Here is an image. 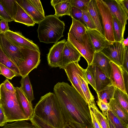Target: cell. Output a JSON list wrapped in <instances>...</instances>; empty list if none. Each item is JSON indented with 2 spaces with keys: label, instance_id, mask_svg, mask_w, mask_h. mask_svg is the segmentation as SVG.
I'll return each instance as SVG.
<instances>
[{
  "label": "cell",
  "instance_id": "f1b7e54d",
  "mask_svg": "<svg viewBox=\"0 0 128 128\" xmlns=\"http://www.w3.org/2000/svg\"><path fill=\"white\" fill-rule=\"evenodd\" d=\"M115 88L111 83L100 92H96L97 96L103 101L108 104L113 98Z\"/></svg>",
  "mask_w": 128,
  "mask_h": 128
},
{
  "label": "cell",
  "instance_id": "ee69618b",
  "mask_svg": "<svg viewBox=\"0 0 128 128\" xmlns=\"http://www.w3.org/2000/svg\"><path fill=\"white\" fill-rule=\"evenodd\" d=\"M85 70L86 77L88 84H90L96 90L94 78L88 69L87 68Z\"/></svg>",
  "mask_w": 128,
  "mask_h": 128
},
{
  "label": "cell",
  "instance_id": "f907efd6",
  "mask_svg": "<svg viewBox=\"0 0 128 128\" xmlns=\"http://www.w3.org/2000/svg\"><path fill=\"white\" fill-rule=\"evenodd\" d=\"M68 124L74 128H94L93 127L86 126L74 122L70 121Z\"/></svg>",
  "mask_w": 128,
  "mask_h": 128
},
{
  "label": "cell",
  "instance_id": "2e32d148",
  "mask_svg": "<svg viewBox=\"0 0 128 128\" xmlns=\"http://www.w3.org/2000/svg\"><path fill=\"white\" fill-rule=\"evenodd\" d=\"M87 68L94 78L95 84L96 92H100L112 83L110 79L106 76L98 66L90 64L88 66Z\"/></svg>",
  "mask_w": 128,
  "mask_h": 128
},
{
  "label": "cell",
  "instance_id": "7a4b0ae2",
  "mask_svg": "<svg viewBox=\"0 0 128 128\" xmlns=\"http://www.w3.org/2000/svg\"><path fill=\"white\" fill-rule=\"evenodd\" d=\"M34 113L56 128H63L70 121L67 112L51 92L41 97L34 107Z\"/></svg>",
  "mask_w": 128,
  "mask_h": 128
},
{
  "label": "cell",
  "instance_id": "d6a6232c",
  "mask_svg": "<svg viewBox=\"0 0 128 128\" xmlns=\"http://www.w3.org/2000/svg\"><path fill=\"white\" fill-rule=\"evenodd\" d=\"M80 85L88 104L90 100L94 98L89 88L88 83L86 77V74L80 76Z\"/></svg>",
  "mask_w": 128,
  "mask_h": 128
},
{
  "label": "cell",
  "instance_id": "9c48e42d",
  "mask_svg": "<svg viewBox=\"0 0 128 128\" xmlns=\"http://www.w3.org/2000/svg\"><path fill=\"white\" fill-rule=\"evenodd\" d=\"M96 1L102 17L104 36L109 41L115 42L113 34L112 15L103 0Z\"/></svg>",
  "mask_w": 128,
  "mask_h": 128
},
{
  "label": "cell",
  "instance_id": "8d00e7d4",
  "mask_svg": "<svg viewBox=\"0 0 128 128\" xmlns=\"http://www.w3.org/2000/svg\"><path fill=\"white\" fill-rule=\"evenodd\" d=\"M0 75H2L7 79L11 80L15 76H18L16 72L4 65L0 64Z\"/></svg>",
  "mask_w": 128,
  "mask_h": 128
},
{
  "label": "cell",
  "instance_id": "83f0119b",
  "mask_svg": "<svg viewBox=\"0 0 128 128\" xmlns=\"http://www.w3.org/2000/svg\"><path fill=\"white\" fill-rule=\"evenodd\" d=\"M113 98L128 113V94L116 87Z\"/></svg>",
  "mask_w": 128,
  "mask_h": 128
},
{
  "label": "cell",
  "instance_id": "c3c4849f",
  "mask_svg": "<svg viewBox=\"0 0 128 128\" xmlns=\"http://www.w3.org/2000/svg\"><path fill=\"white\" fill-rule=\"evenodd\" d=\"M7 123L5 115L0 106V125L1 126H2Z\"/></svg>",
  "mask_w": 128,
  "mask_h": 128
},
{
  "label": "cell",
  "instance_id": "bcb514c9",
  "mask_svg": "<svg viewBox=\"0 0 128 128\" xmlns=\"http://www.w3.org/2000/svg\"><path fill=\"white\" fill-rule=\"evenodd\" d=\"M8 22V21L4 20H1L0 21V33L4 34L10 30Z\"/></svg>",
  "mask_w": 128,
  "mask_h": 128
},
{
  "label": "cell",
  "instance_id": "9f6ffc18",
  "mask_svg": "<svg viewBox=\"0 0 128 128\" xmlns=\"http://www.w3.org/2000/svg\"><path fill=\"white\" fill-rule=\"evenodd\" d=\"M1 88H0V94H1Z\"/></svg>",
  "mask_w": 128,
  "mask_h": 128
},
{
  "label": "cell",
  "instance_id": "44dd1931",
  "mask_svg": "<svg viewBox=\"0 0 128 128\" xmlns=\"http://www.w3.org/2000/svg\"><path fill=\"white\" fill-rule=\"evenodd\" d=\"M110 61L100 52L95 51L91 64L98 66L106 76L110 78L111 70Z\"/></svg>",
  "mask_w": 128,
  "mask_h": 128
},
{
  "label": "cell",
  "instance_id": "4316f807",
  "mask_svg": "<svg viewBox=\"0 0 128 128\" xmlns=\"http://www.w3.org/2000/svg\"><path fill=\"white\" fill-rule=\"evenodd\" d=\"M112 16L113 34L114 41L122 42L124 39V32L122 25L116 18L112 15Z\"/></svg>",
  "mask_w": 128,
  "mask_h": 128
},
{
  "label": "cell",
  "instance_id": "f35d334b",
  "mask_svg": "<svg viewBox=\"0 0 128 128\" xmlns=\"http://www.w3.org/2000/svg\"><path fill=\"white\" fill-rule=\"evenodd\" d=\"M90 0H70L72 6L82 10H88V6Z\"/></svg>",
  "mask_w": 128,
  "mask_h": 128
},
{
  "label": "cell",
  "instance_id": "836d02e7",
  "mask_svg": "<svg viewBox=\"0 0 128 128\" xmlns=\"http://www.w3.org/2000/svg\"><path fill=\"white\" fill-rule=\"evenodd\" d=\"M30 120L35 128H56L40 118L34 113Z\"/></svg>",
  "mask_w": 128,
  "mask_h": 128
},
{
  "label": "cell",
  "instance_id": "e575fe53",
  "mask_svg": "<svg viewBox=\"0 0 128 128\" xmlns=\"http://www.w3.org/2000/svg\"><path fill=\"white\" fill-rule=\"evenodd\" d=\"M106 117L110 119L116 128H128V124L109 110Z\"/></svg>",
  "mask_w": 128,
  "mask_h": 128
},
{
  "label": "cell",
  "instance_id": "7dc6e473",
  "mask_svg": "<svg viewBox=\"0 0 128 128\" xmlns=\"http://www.w3.org/2000/svg\"><path fill=\"white\" fill-rule=\"evenodd\" d=\"M2 83L8 90L13 93L15 92L16 88L13 86L8 79H6Z\"/></svg>",
  "mask_w": 128,
  "mask_h": 128
},
{
  "label": "cell",
  "instance_id": "ab89813d",
  "mask_svg": "<svg viewBox=\"0 0 128 128\" xmlns=\"http://www.w3.org/2000/svg\"><path fill=\"white\" fill-rule=\"evenodd\" d=\"M70 16L79 21L86 26L83 20L82 10L76 7L72 6Z\"/></svg>",
  "mask_w": 128,
  "mask_h": 128
},
{
  "label": "cell",
  "instance_id": "7bdbcfd3",
  "mask_svg": "<svg viewBox=\"0 0 128 128\" xmlns=\"http://www.w3.org/2000/svg\"><path fill=\"white\" fill-rule=\"evenodd\" d=\"M90 109L92 122L94 128H100L98 121L94 114V110L91 104H88Z\"/></svg>",
  "mask_w": 128,
  "mask_h": 128
},
{
  "label": "cell",
  "instance_id": "ffe728a7",
  "mask_svg": "<svg viewBox=\"0 0 128 128\" xmlns=\"http://www.w3.org/2000/svg\"><path fill=\"white\" fill-rule=\"evenodd\" d=\"M88 10L95 25L96 30L104 36L102 16L96 0H90L88 6Z\"/></svg>",
  "mask_w": 128,
  "mask_h": 128
},
{
  "label": "cell",
  "instance_id": "680465c9",
  "mask_svg": "<svg viewBox=\"0 0 128 128\" xmlns=\"http://www.w3.org/2000/svg\"><path fill=\"white\" fill-rule=\"evenodd\" d=\"M0 126H1V125H0Z\"/></svg>",
  "mask_w": 128,
  "mask_h": 128
},
{
  "label": "cell",
  "instance_id": "e0dca14e",
  "mask_svg": "<svg viewBox=\"0 0 128 128\" xmlns=\"http://www.w3.org/2000/svg\"><path fill=\"white\" fill-rule=\"evenodd\" d=\"M110 63L111 70L110 79L112 84L128 94L124 84L122 68L121 66L112 61H110Z\"/></svg>",
  "mask_w": 128,
  "mask_h": 128
},
{
  "label": "cell",
  "instance_id": "f546056e",
  "mask_svg": "<svg viewBox=\"0 0 128 128\" xmlns=\"http://www.w3.org/2000/svg\"><path fill=\"white\" fill-rule=\"evenodd\" d=\"M89 103L91 104L94 114L102 128H109L107 118L102 114L96 106L94 98Z\"/></svg>",
  "mask_w": 128,
  "mask_h": 128
},
{
  "label": "cell",
  "instance_id": "6f0895ef",
  "mask_svg": "<svg viewBox=\"0 0 128 128\" xmlns=\"http://www.w3.org/2000/svg\"><path fill=\"white\" fill-rule=\"evenodd\" d=\"M99 124V126H100V128H102V127H101V126H100V124H99V123H98Z\"/></svg>",
  "mask_w": 128,
  "mask_h": 128
},
{
  "label": "cell",
  "instance_id": "1f68e13d",
  "mask_svg": "<svg viewBox=\"0 0 128 128\" xmlns=\"http://www.w3.org/2000/svg\"><path fill=\"white\" fill-rule=\"evenodd\" d=\"M0 64L11 69L21 76L18 67L4 52L0 47Z\"/></svg>",
  "mask_w": 128,
  "mask_h": 128
},
{
  "label": "cell",
  "instance_id": "8992f818",
  "mask_svg": "<svg viewBox=\"0 0 128 128\" xmlns=\"http://www.w3.org/2000/svg\"><path fill=\"white\" fill-rule=\"evenodd\" d=\"M67 40L70 42L78 50L86 60L88 66L90 65L93 60L96 51L86 31L84 36L82 42L80 43L70 34L68 33Z\"/></svg>",
  "mask_w": 128,
  "mask_h": 128
},
{
  "label": "cell",
  "instance_id": "4dcf8cb0",
  "mask_svg": "<svg viewBox=\"0 0 128 128\" xmlns=\"http://www.w3.org/2000/svg\"><path fill=\"white\" fill-rule=\"evenodd\" d=\"M0 2L14 21L17 9V2L16 0H0Z\"/></svg>",
  "mask_w": 128,
  "mask_h": 128
},
{
  "label": "cell",
  "instance_id": "cb8c5ba5",
  "mask_svg": "<svg viewBox=\"0 0 128 128\" xmlns=\"http://www.w3.org/2000/svg\"><path fill=\"white\" fill-rule=\"evenodd\" d=\"M108 104L109 110L128 124V113L118 102L113 98L110 100Z\"/></svg>",
  "mask_w": 128,
  "mask_h": 128
},
{
  "label": "cell",
  "instance_id": "11a10c76",
  "mask_svg": "<svg viewBox=\"0 0 128 128\" xmlns=\"http://www.w3.org/2000/svg\"><path fill=\"white\" fill-rule=\"evenodd\" d=\"M63 128H74L69 124H67Z\"/></svg>",
  "mask_w": 128,
  "mask_h": 128
},
{
  "label": "cell",
  "instance_id": "ac0fdd59",
  "mask_svg": "<svg viewBox=\"0 0 128 128\" xmlns=\"http://www.w3.org/2000/svg\"><path fill=\"white\" fill-rule=\"evenodd\" d=\"M86 31L96 52H100L108 47L112 42L108 40L104 36L96 29L87 28Z\"/></svg>",
  "mask_w": 128,
  "mask_h": 128
},
{
  "label": "cell",
  "instance_id": "b9f144b4",
  "mask_svg": "<svg viewBox=\"0 0 128 128\" xmlns=\"http://www.w3.org/2000/svg\"><path fill=\"white\" fill-rule=\"evenodd\" d=\"M0 19L8 22L13 21V20L0 2Z\"/></svg>",
  "mask_w": 128,
  "mask_h": 128
},
{
  "label": "cell",
  "instance_id": "6da1fadb",
  "mask_svg": "<svg viewBox=\"0 0 128 128\" xmlns=\"http://www.w3.org/2000/svg\"><path fill=\"white\" fill-rule=\"evenodd\" d=\"M54 92L59 102L67 112L70 121L94 127L88 105L79 93L68 83L58 82Z\"/></svg>",
  "mask_w": 128,
  "mask_h": 128
},
{
  "label": "cell",
  "instance_id": "7402d4cb",
  "mask_svg": "<svg viewBox=\"0 0 128 128\" xmlns=\"http://www.w3.org/2000/svg\"><path fill=\"white\" fill-rule=\"evenodd\" d=\"M50 2L56 16L58 18L65 15L70 16L72 7L70 0H52Z\"/></svg>",
  "mask_w": 128,
  "mask_h": 128
},
{
  "label": "cell",
  "instance_id": "9a60e30c",
  "mask_svg": "<svg viewBox=\"0 0 128 128\" xmlns=\"http://www.w3.org/2000/svg\"><path fill=\"white\" fill-rule=\"evenodd\" d=\"M66 41L65 39L55 43L50 48L47 55L48 65L52 68L59 67L63 50Z\"/></svg>",
  "mask_w": 128,
  "mask_h": 128
},
{
  "label": "cell",
  "instance_id": "3957f363",
  "mask_svg": "<svg viewBox=\"0 0 128 128\" xmlns=\"http://www.w3.org/2000/svg\"><path fill=\"white\" fill-rule=\"evenodd\" d=\"M38 24L37 32L40 42L55 44L64 36L65 24L54 15L46 16Z\"/></svg>",
  "mask_w": 128,
  "mask_h": 128
},
{
  "label": "cell",
  "instance_id": "816d5d0a",
  "mask_svg": "<svg viewBox=\"0 0 128 128\" xmlns=\"http://www.w3.org/2000/svg\"><path fill=\"white\" fill-rule=\"evenodd\" d=\"M122 6L128 13V0H119Z\"/></svg>",
  "mask_w": 128,
  "mask_h": 128
},
{
  "label": "cell",
  "instance_id": "277c9868",
  "mask_svg": "<svg viewBox=\"0 0 128 128\" xmlns=\"http://www.w3.org/2000/svg\"><path fill=\"white\" fill-rule=\"evenodd\" d=\"M0 106L5 115L7 122L28 120L18 104L15 92L8 90L2 83L0 84Z\"/></svg>",
  "mask_w": 128,
  "mask_h": 128
},
{
  "label": "cell",
  "instance_id": "30bf717a",
  "mask_svg": "<svg viewBox=\"0 0 128 128\" xmlns=\"http://www.w3.org/2000/svg\"><path fill=\"white\" fill-rule=\"evenodd\" d=\"M68 78L71 83L72 86L81 95L87 102L86 98L80 87V76L86 74V70L79 65L78 62L70 63L64 69Z\"/></svg>",
  "mask_w": 128,
  "mask_h": 128
},
{
  "label": "cell",
  "instance_id": "f5cc1de1",
  "mask_svg": "<svg viewBox=\"0 0 128 128\" xmlns=\"http://www.w3.org/2000/svg\"><path fill=\"white\" fill-rule=\"evenodd\" d=\"M122 43L123 45L125 47H128V37L125 39L124 40Z\"/></svg>",
  "mask_w": 128,
  "mask_h": 128
},
{
  "label": "cell",
  "instance_id": "60d3db41",
  "mask_svg": "<svg viewBox=\"0 0 128 128\" xmlns=\"http://www.w3.org/2000/svg\"><path fill=\"white\" fill-rule=\"evenodd\" d=\"M97 97L98 100L96 102L97 104L102 111V114L106 116L109 110V104L103 101L98 96Z\"/></svg>",
  "mask_w": 128,
  "mask_h": 128
},
{
  "label": "cell",
  "instance_id": "5bb4252c",
  "mask_svg": "<svg viewBox=\"0 0 128 128\" xmlns=\"http://www.w3.org/2000/svg\"><path fill=\"white\" fill-rule=\"evenodd\" d=\"M108 6L112 15L116 18L122 25L124 32L128 14L122 6L119 0H103Z\"/></svg>",
  "mask_w": 128,
  "mask_h": 128
},
{
  "label": "cell",
  "instance_id": "52a82bcc",
  "mask_svg": "<svg viewBox=\"0 0 128 128\" xmlns=\"http://www.w3.org/2000/svg\"><path fill=\"white\" fill-rule=\"evenodd\" d=\"M0 47L18 67L24 61V57L20 47L10 41L4 34L0 33Z\"/></svg>",
  "mask_w": 128,
  "mask_h": 128
},
{
  "label": "cell",
  "instance_id": "d590c367",
  "mask_svg": "<svg viewBox=\"0 0 128 128\" xmlns=\"http://www.w3.org/2000/svg\"><path fill=\"white\" fill-rule=\"evenodd\" d=\"M2 128H35L32 124L27 122L26 120L16 121L12 123L6 124Z\"/></svg>",
  "mask_w": 128,
  "mask_h": 128
},
{
  "label": "cell",
  "instance_id": "4fadbf2b",
  "mask_svg": "<svg viewBox=\"0 0 128 128\" xmlns=\"http://www.w3.org/2000/svg\"><path fill=\"white\" fill-rule=\"evenodd\" d=\"M10 41L18 46L40 51L39 47L32 40L24 36L19 32L8 31L4 34Z\"/></svg>",
  "mask_w": 128,
  "mask_h": 128
},
{
  "label": "cell",
  "instance_id": "ba28073f",
  "mask_svg": "<svg viewBox=\"0 0 128 128\" xmlns=\"http://www.w3.org/2000/svg\"><path fill=\"white\" fill-rule=\"evenodd\" d=\"M36 23L38 24L45 18L39 0H16Z\"/></svg>",
  "mask_w": 128,
  "mask_h": 128
},
{
  "label": "cell",
  "instance_id": "d4e9b609",
  "mask_svg": "<svg viewBox=\"0 0 128 128\" xmlns=\"http://www.w3.org/2000/svg\"><path fill=\"white\" fill-rule=\"evenodd\" d=\"M17 11L14 21L28 26H34L35 22L17 2Z\"/></svg>",
  "mask_w": 128,
  "mask_h": 128
},
{
  "label": "cell",
  "instance_id": "681fc988",
  "mask_svg": "<svg viewBox=\"0 0 128 128\" xmlns=\"http://www.w3.org/2000/svg\"><path fill=\"white\" fill-rule=\"evenodd\" d=\"M123 72L124 85L126 92L128 94V72L123 69Z\"/></svg>",
  "mask_w": 128,
  "mask_h": 128
},
{
  "label": "cell",
  "instance_id": "5b68a950",
  "mask_svg": "<svg viewBox=\"0 0 128 128\" xmlns=\"http://www.w3.org/2000/svg\"><path fill=\"white\" fill-rule=\"evenodd\" d=\"M20 47L25 60L18 66L22 78L28 75L31 71L37 67L40 62V52L36 50Z\"/></svg>",
  "mask_w": 128,
  "mask_h": 128
},
{
  "label": "cell",
  "instance_id": "d6986e66",
  "mask_svg": "<svg viewBox=\"0 0 128 128\" xmlns=\"http://www.w3.org/2000/svg\"><path fill=\"white\" fill-rule=\"evenodd\" d=\"M15 94L21 109L28 120H30L34 114V108L32 102L28 101L20 88H16Z\"/></svg>",
  "mask_w": 128,
  "mask_h": 128
},
{
  "label": "cell",
  "instance_id": "8fae6325",
  "mask_svg": "<svg viewBox=\"0 0 128 128\" xmlns=\"http://www.w3.org/2000/svg\"><path fill=\"white\" fill-rule=\"evenodd\" d=\"M124 51L122 42L115 41L100 52L111 61L122 66Z\"/></svg>",
  "mask_w": 128,
  "mask_h": 128
},
{
  "label": "cell",
  "instance_id": "f6af8a7d",
  "mask_svg": "<svg viewBox=\"0 0 128 128\" xmlns=\"http://www.w3.org/2000/svg\"><path fill=\"white\" fill-rule=\"evenodd\" d=\"M122 69L128 72V46H124V51L122 65Z\"/></svg>",
  "mask_w": 128,
  "mask_h": 128
},
{
  "label": "cell",
  "instance_id": "db71d44e",
  "mask_svg": "<svg viewBox=\"0 0 128 128\" xmlns=\"http://www.w3.org/2000/svg\"><path fill=\"white\" fill-rule=\"evenodd\" d=\"M107 118L108 120L109 128H116L111 122L110 119L108 118Z\"/></svg>",
  "mask_w": 128,
  "mask_h": 128
},
{
  "label": "cell",
  "instance_id": "484cf974",
  "mask_svg": "<svg viewBox=\"0 0 128 128\" xmlns=\"http://www.w3.org/2000/svg\"><path fill=\"white\" fill-rule=\"evenodd\" d=\"M20 82L21 85L20 88L28 101L32 102L34 98L28 74L22 77Z\"/></svg>",
  "mask_w": 128,
  "mask_h": 128
},
{
  "label": "cell",
  "instance_id": "74e56055",
  "mask_svg": "<svg viewBox=\"0 0 128 128\" xmlns=\"http://www.w3.org/2000/svg\"><path fill=\"white\" fill-rule=\"evenodd\" d=\"M83 19L87 28L91 29H96L95 24L88 10H82Z\"/></svg>",
  "mask_w": 128,
  "mask_h": 128
},
{
  "label": "cell",
  "instance_id": "603a6c76",
  "mask_svg": "<svg viewBox=\"0 0 128 128\" xmlns=\"http://www.w3.org/2000/svg\"><path fill=\"white\" fill-rule=\"evenodd\" d=\"M72 18V23L68 33L81 43L82 42L83 37L86 32L87 27L79 21Z\"/></svg>",
  "mask_w": 128,
  "mask_h": 128
},
{
  "label": "cell",
  "instance_id": "7c38bea8",
  "mask_svg": "<svg viewBox=\"0 0 128 128\" xmlns=\"http://www.w3.org/2000/svg\"><path fill=\"white\" fill-rule=\"evenodd\" d=\"M81 56L82 55L78 50L67 40L64 45L58 67L60 69H64L70 63L78 62Z\"/></svg>",
  "mask_w": 128,
  "mask_h": 128
}]
</instances>
